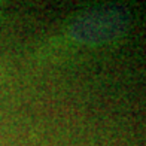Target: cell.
I'll return each mask as SVG.
<instances>
[{"label": "cell", "instance_id": "obj_1", "mask_svg": "<svg viewBox=\"0 0 146 146\" xmlns=\"http://www.w3.org/2000/svg\"><path fill=\"white\" fill-rule=\"evenodd\" d=\"M128 29V19L119 9H91L75 18L69 25V35L85 45H106L122 37Z\"/></svg>", "mask_w": 146, "mask_h": 146}]
</instances>
